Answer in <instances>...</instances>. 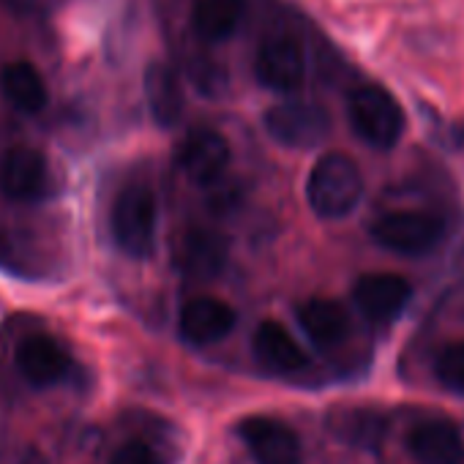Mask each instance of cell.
I'll use <instances>...</instances> for the list:
<instances>
[{
    "instance_id": "obj_10",
    "label": "cell",
    "mask_w": 464,
    "mask_h": 464,
    "mask_svg": "<svg viewBox=\"0 0 464 464\" xmlns=\"http://www.w3.org/2000/svg\"><path fill=\"white\" fill-rule=\"evenodd\" d=\"M0 188L9 199L34 202L47 191V161L39 150L17 145L0 161Z\"/></svg>"
},
{
    "instance_id": "obj_13",
    "label": "cell",
    "mask_w": 464,
    "mask_h": 464,
    "mask_svg": "<svg viewBox=\"0 0 464 464\" xmlns=\"http://www.w3.org/2000/svg\"><path fill=\"white\" fill-rule=\"evenodd\" d=\"M69 366H72L69 353L53 336L34 334L17 347V369L36 388L61 382L66 377Z\"/></svg>"
},
{
    "instance_id": "obj_12",
    "label": "cell",
    "mask_w": 464,
    "mask_h": 464,
    "mask_svg": "<svg viewBox=\"0 0 464 464\" xmlns=\"http://www.w3.org/2000/svg\"><path fill=\"white\" fill-rule=\"evenodd\" d=\"M178 328H180V336L191 344H213L229 336V331L236 328V312L218 298L199 295V298H191L180 309Z\"/></svg>"
},
{
    "instance_id": "obj_19",
    "label": "cell",
    "mask_w": 464,
    "mask_h": 464,
    "mask_svg": "<svg viewBox=\"0 0 464 464\" xmlns=\"http://www.w3.org/2000/svg\"><path fill=\"white\" fill-rule=\"evenodd\" d=\"M0 91H4V96L20 112H28V115L42 112L47 107V99H50L44 77L28 61H12L0 69Z\"/></svg>"
},
{
    "instance_id": "obj_6",
    "label": "cell",
    "mask_w": 464,
    "mask_h": 464,
    "mask_svg": "<svg viewBox=\"0 0 464 464\" xmlns=\"http://www.w3.org/2000/svg\"><path fill=\"white\" fill-rule=\"evenodd\" d=\"M260 85L276 93H295L306 82V53L298 39L287 34L268 36L255 58Z\"/></svg>"
},
{
    "instance_id": "obj_16",
    "label": "cell",
    "mask_w": 464,
    "mask_h": 464,
    "mask_svg": "<svg viewBox=\"0 0 464 464\" xmlns=\"http://www.w3.org/2000/svg\"><path fill=\"white\" fill-rule=\"evenodd\" d=\"M145 102L150 110V118L169 129L183 115V88L180 77L167 63H150L145 72Z\"/></svg>"
},
{
    "instance_id": "obj_2",
    "label": "cell",
    "mask_w": 464,
    "mask_h": 464,
    "mask_svg": "<svg viewBox=\"0 0 464 464\" xmlns=\"http://www.w3.org/2000/svg\"><path fill=\"white\" fill-rule=\"evenodd\" d=\"M156 227H159V205L156 194L142 186H126L112 208V236L123 255L134 260H145L156 246Z\"/></svg>"
},
{
    "instance_id": "obj_9",
    "label": "cell",
    "mask_w": 464,
    "mask_h": 464,
    "mask_svg": "<svg viewBox=\"0 0 464 464\" xmlns=\"http://www.w3.org/2000/svg\"><path fill=\"white\" fill-rule=\"evenodd\" d=\"M241 437L257 464H301L304 459L298 434L276 418H246L241 423Z\"/></svg>"
},
{
    "instance_id": "obj_17",
    "label": "cell",
    "mask_w": 464,
    "mask_h": 464,
    "mask_svg": "<svg viewBox=\"0 0 464 464\" xmlns=\"http://www.w3.org/2000/svg\"><path fill=\"white\" fill-rule=\"evenodd\" d=\"M244 20V0H194L191 28L208 44H221L238 31Z\"/></svg>"
},
{
    "instance_id": "obj_18",
    "label": "cell",
    "mask_w": 464,
    "mask_h": 464,
    "mask_svg": "<svg viewBox=\"0 0 464 464\" xmlns=\"http://www.w3.org/2000/svg\"><path fill=\"white\" fill-rule=\"evenodd\" d=\"M252 344H255V355L276 372H298L306 366V353L293 339V334L276 320L260 323Z\"/></svg>"
},
{
    "instance_id": "obj_11",
    "label": "cell",
    "mask_w": 464,
    "mask_h": 464,
    "mask_svg": "<svg viewBox=\"0 0 464 464\" xmlns=\"http://www.w3.org/2000/svg\"><path fill=\"white\" fill-rule=\"evenodd\" d=\"M410 282L399 274H366L355 282V304L374 323H391L410 301Z\"/></svg>"
},
{
    "instance_id": "obj_15",
    "label": "cell",
    "mask_w": 464,
    "mask_h": 464,
    "mask_svg": "<svg viewBox=\"0 0 464 464\" xmlns=\"http://www.w3.org/2000/svg\"><path fill=\"white\" fill-rule=\"evenodd\" d=\"M298 323L317 347H336L350 334L347 309L331 298H309L298 306Z\"/></svg>"
},
{
    "instance_id": "obj_1",
    "label": "cell",
    "mask_w": 464,
    "mask_h": 464,
    "mask_svg": "<svg viewBox=\"0 0 464 464\" xmlns=\"http://www.w3.org/2000/svg\"><path fill=\"white\" fill-rule=\"evenodd\" d=\"M363 197V175L347 153H325L309 172L306 199L320 218L350 216Z\"/></svg>"
},
{
    "instance_id": "obj_7",
    "label": "cell",
    "mask_w": 464,
    "mask_h": 464,
    "mask_svg": "<svg viewBox=\"0 0 464 464\" xmlns=\"http://www.w3.org/2000/svg\"><path fill=\"white\" fill-rule=\"evenodd\" d=\"M229 257V244L221 232L208 227H188L175 244V268L188 279H216Z\"/></svg>"
},
{
    "instance_id": "obj_20",
    "label": "cell",
    "mask_w": 464,
    "mask_h": 464,
    "mask_svg": "<svg viewBox=\"0 0 464 464\" xmlns=\"http://www.w3.org/2000/svg\"><path fill=\"white\" fill-rule=\"evenodd\" d=\"M434 374L448 391L464 393V342H450L440 350L434 361Z\"/></svg>"
},
{
    "instance_id": "obj_22",
    "label": "cell",
    "mask_w": 464,
    "mask_h": 464,
    "mask_svg": "<svg viewBox=\"0 0 464 464\" xmlns=\"http://www.w3.org/2000/svg\"><path fill=\"white\" fill-rule=\"evenodd\" d=\"M110 464H161V459H159V453L148 442L131 440V442H123L115 450V456H112Z\"/></svg>"
},
{
    "instance_id": "obj_8",
    "label": "cell",
    "mask_w": 464,
    "mask_h": 464,
    "mask_svg": "<svg viewBox=\"0 0 464 464\" xmlns=\"http://www.w3.org/2000/svg\"><path fill=\"white\" fill-rule=\"evenodd\" d=\"M175 161L191 183L210 186L229 164V142L213 129H194L178 145Z\"/></svg>"
},
{
    "instance_id": "obj_21",
    "label": "cell",
    "mask_w": 464,
    "mask_h": 464,
    "mask_svg": "<svg viewBox=\"0 0 464 464\" xmlns=\"http://www.w3.org/2000/svg\"><path fill=\"white\" fill-rule=\"evenodd\" d=\"M336 431L347 437V442H374L382 431V420L369 412H347L344 418L334 420Z\"/></svg>"
},
{
    "instance_id": "obj_14",
    "label": "cell",
    "mask_w": 464,
    "mask_h": 464,
    "mask_svg": "<svg viewBox=\"0 0 464 464\" xmlns=\"http://www.w3.org/2000/svg\"><path fill=\"white\" fill-rule=\"evenodd\" d=\"M407 448L420 464H461L464 459L461 434L445 420L418 423L407 434Z\"/></svg>"
},
{
    "instance_id": "obj_3",
    "label": "cell",
    "mask_w": 464,
    "mask_h": 464,
    "mask_svg": "<svg viewBox=\"0 0 464 464\" xmlns=\"http://www.w3.org/2000/svg\"><path fill=\"white\" fill-rule=\"evenodd\" d=\"M347 118L353 131L372 148L388 150L404 134V110L380 85H361L347 99Z\"/></svg>"
},
{
    "instance_id": "obj_5",
    "label": "cell",
    "mask_w": 464,
    "mask_h": 464,
    "mask_svg": "<svg viewBox=\"0 0 464 464\" xmlns=\"http://www.w3.org/2000/svg\"><path fill=\"white\" fill-rule=\"evenodd\" d=\"M263 123L266 131L285 148H314L331 134V115L312 102L274 104Z\"/></svg>"
},
{
    "instance_id": "obj_4",
    "label": "cell",
    "mask_w": 464,
    "mask_h": 464,
    "mask_svg": "<svg viewBox=\"0 0 464 464\" xmlns=\"http://www.w3.org/2000/svg\"><path fill=\"white\" fill-rule=\"evenodd\" d=\"M442 221L426 210H396L374 221L372 236L380 246L399 255H423L442 238Z\"/></svg>"
}]
</instances>
